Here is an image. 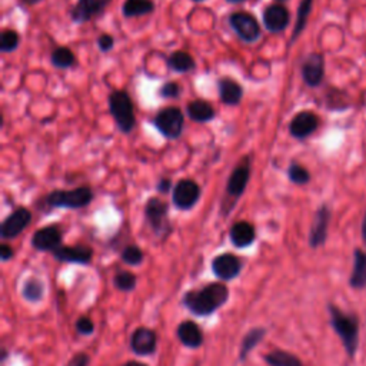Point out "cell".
Returning a JSON list of instances; mask_svg holds the SVG:
<instances>
[{
  "mask_svg": "<svg viewBox=\"0 0 366 366\" xmlns=\"http://www.w3.org/2000/svg\"><path fill=\"white\" fill-rule=\"evenodd\" d=\"M229 288L222 282H211L200 289L183 293L182 305L195 316H209L219 311L229 301Z\"/></svg>",
  "mask_w": 366,
  "mask_h": 366,
  "instance_id": "cell-1",
  "label": "cell"
},
{
  "mask_svg": "<svg viewBox=\"0 0 366 366\" xmlns=\"http://www.w3.org/2000/svg\"><path fill=\"white\" fill-rule=\"evenodd\" d=\"M329 322L339 336L347 355L354 359L359 349V317L355 313L343 312L339 306L329 304Z\"/></svg>",
  "mask_w": 366,
  "mask_h": 366,
  "instance_id": "cell-2",
  "label": "cell"
},
{
  "mask_svg": "<svg viewBox=\"0 0 366 366\" xmlns=\"http://www.w3.org/2000/svg\"><path fill=\"white\" fill-rule=\"evenodd\" d=\"M94 200V192L89 186H79L72 191H53L43 199L48 209H82Z\"/></svg>",
  "mask_w": 366,
  "mask_h": 366,
  "instance_id": "cell-3",
  "label": "cell"
},
{
  "mask_svg": "<svg viewBox=\"0 0 366 366\" xmlns=\"http://www.w3.org/2000/svg\"><path fill=\"white\" fill-rule=\"evenodd\" d=\"M109 109L122 133H130L136 126L133 102L125 90H113L109 96Z\"/></svg>",
  "mask_w": 366,
  "mask_h": 366,
  "instance_id": "cell-4",
  "label": "cell"
},
{
  "mask_svg": "<svg viewBox=\"0 0 366 366\" xmlns=\"http://www.w3.org/2000/svg\"><path fill=\"white\" fill-rule=\"evenodd\" d=\"M145 218L152 229V232L157 238L166 239L172 234V225L169 220V204L165 200L159 198H150L145 206Z\"/></svg>",
  "mask_w": 366,
  "mask_h": 366,
  "instance_id": "cell-5",
  "label": "cell"
},
{
  "mask_svg": "<svg viewBox=\"0 0 366 366\" xmlns=\"http://www.w3.org/2000/svg\"><path fill=\"white\" fill-rule=\"evenodd\" d=\"M153 125L168 139H177L183 133V128H185V118H183V113L179 107L169 106L157 112Z\"/></svg>",
  "mask_w": 366,
  "mask_h": 366,
  "instance_id": "cell-6",
  "label": "cell"
},
{
  "mask_svg": "<svg viewBox=\"0 0 366 366\" xmlns=\"http://www.w3.org/2000/svg\"><path fill=\"white\" fill-rule=\"evenodd\" d=\"M249 179H250V157L245 156L236 165V168L232 171L226 183V196L231 199L232 206H235L238 199L245 193Z\"/></svg>",
  "mask_w": 366,
  "mask_h": 366,
  "instance_id": "cell-7",
  "label": "cell"
},
{
  "mask_svg": "<svg viewBox=\"0 0 366 366\" xmlns=\"http://www.w3.org/2000/svg\"><path fill=\"white\" fill-rule=\"evenodd\" d=\"M234 32L246 43H254L261 37V25L254 15L247 12H235L229 17Z\"/></svg>",
  "mask_w": 366,
  "mask_h": 366,
  "instance_id": "cell-8",
  "label": "cell"
},
{
  "mask_svg": "<svg viewBox=\"0 0 366 366\" xmlns=\"http://www.w3.org/2000/svg\"><path fill=\"white\" fill-rule=\"evenodd\" d=\"M200 186L195 180L183 179L173 186L172 202L179 211H191L200 199Z\"/></svg>",
  "mask_w": 366,
  "mask_h": 366,
  "instance_id": "cell-9",
  "label": "cell"
},
{
  "mask_svg": "<svg viewBox=\"0 0 366 366\" xmlns=\"http://www.w3.org/2000/svg\"><path fill=\"white\" fill-rule=\"evenodd\" d=\"M331 218H332V212L329 209V206L320 204L317 211L315 212L313 222H312L311 231H309V238H308L309 246L312 249H317L326 243Z\"/></svg>",
  "mask_w": 366,
  "mask_h": 366,
  "instance_id": "cell-10",
  "label": "cell"
},
{
  "mask_svg": "<svg viewBox=\"0 0 366 366\" xmlns=\"http://www.w3.org/2000/svg\"><path fill=\"white\" fill-rule=\"evenodd\" d=\"M32 222V212L28 208H16L0 226V236L2 239H15L17 238Z\"/></svg>",
  "mask_w": 366,
  "mask_h": 366,
  "instance_id": "cell-11",
  "label": "cell"
},
{
  "mask_svg": "<svg viewBox=\"0 0 366 366\" xmlns=\"http://www.w3.org/2000/svg\"><path fill=\"white\" fill-rule=\"evenodd\" d=\"M211 268H212V272L218 279L234 281L241 274V272L243 269V263L236 255L226 252V254H222V255H218L216 258H214Z\"/></svg>",
  "mask_w": 366,
  "mask_h": 366,
  "instance_id": "cell-12",
  "label": "cell"
},
{
  "mask_svg": "<svg viewBox=\"0 0 366 366\" xmlns=\"http://www.w3.org/2000/svg\"><path fill=\"white\" fill-rule=\"evenodd\" d=\"M63 232L56 225L44 226L37 229L32 236V246L39 252H53L62 246Z\"/></svg>",
  "mask_w": 366,
  "mask_h": 366,
  "instance_id": "cell-13",
  "label": "cell"
},
{
  "mask_svg": "<svg viewBox=\"0 0 366 366\" xmlns=\"http://www.w3.org/2000/svg\"><path fill=\"white\" fill-rule=\"evenodd\" d=\"M112 0H78L71 10V17L75 23H86L105 13Z\"/></svg>",
  "mask_w": 366,
  "mask_h": 366,
  "instance_id": "cell-14",
  "label": "cell"
},
{
  "mask_svg": "<svg viewBox=\"0 0 366 366\" xmlns=\"http://www.w3.org/2000/svg\"><path fill=\"white\" fill-rule=\"evenodd\" d=\"M130 349L137 356H150L157 349V335L153 329L137 328L130 336Z\"/></svg>",
  "mask_w": 366,
  "mask_h": 366,
  "instance_id": "cell-15",
  "label": "cell"
},
{
  "mask_svg": "<svg viewBox=\"0 0 366 366\" xmlns=\"http://www.w3.org/2000/svg\"><path fill=\"white\" fill-rule=\"evenodd\" d=\"M302 79L309 87H317L325 78V58L320 53H311L302 63Z\"/></svg>",
  "mask_w": 366,
  "mask_h": 366,
  "instance_id": "cell-16",
  "label": "cell"
},
{
  "mask_svg": "<svg viewBox=\"0 0 366 366\" xmlns=\"http://www.w3.org/2000/svg\"><path fill=\"white\" fill-rule=\"evenodd\" d=\"M317 126H319V118L316 114L313 112L304 110L295 114L293 119L289 123V132L295 139L304 141L316 132Z\"/></svg>",
  "mask_w": 366,
  "mask_h": 366,
  "instance_id": "cell-17",
  "label": "cell"
},
{
  "mask_svg": "<svg viewBox=\"0 0 366 366\" xmlns=\"http://www.w3.org/2000/svg\"><path fill=\"white\" fill-rule=\"evenodd\" d=\"M53 258L63 263H76V265H89L94 259V250L85 245L76 246H60L53 252Z\"/></svg>",
  "mask_w": 366,
  "mask_h": 366,
  "instance_id": "cell-18",
  "label": "cell"
},
{
  "mask_svg": "<svg viewBox=\"0 0 366 366\" xmlns=\"http://www.w3.org/2000/svg\"><path fill=\"white\" fill-rule=\"evenodd\" d=\"M289 21H290L289 10L281 3L269 5L263 12L265 28L272 33L284 32L289 26Z\"/></svg>",
  "mask_w": 366,
  "mask_h": 366,
  "instance_id": "cell-19",
  "label": "cell"
},
{
  "mask_svg": "<svg viewBox=\"0 0 366 366\" xmlns=\"http://www.w3.org/2000/svg\"><path fill=\"white\" fill-rule=\"evenodd\" d=\"M176 335L179 342L185 348L198 349L203 345L204 340L203 332L200 326L196 322H193V320H183V322H180L176 329Z\"/></svg>",
  "mask_w": 366,
  "mask_h": 366,
  "instance_id": "cell-20",
  "label": "cell"
},
{
  "mask_svg": "<svg viewBox=\"0 0 366 366\" xmlns=\"http://www.w3.org/2000/svg\"><path fill=\"white\" fill-rule=\"evenodd\" d=\"M229 238H231V242L234 243V246L239 249L249 247L256 239L255 226L246 220L236 222L232 225L231 231H229Z\"/></svg>",
  "mask_w": 366,
  "mask_h": 366,
  "instance_id": "cell-21",
  "label": "cell"
},
{
  "mask_svg": "<svg viewBox=\"0 0 366 366\" xmlns=\"http://www.w3.org/2000/svg\"><path fill=\"white\" fill-rule=\"evenodd\" d=\"M218 90L220 101L227 106H238L243 98V87L231 78H222L218 80Z\"/></svg>",
  "mask_w": 366,
  "mask_h": 366,
  "instance_id": "cell-22",
  "label": "cell"
},
{
  "mask_svg": "<svg viewBox=\"0 0 366 366\" xmlns=\"http://www.w3.org/2000/svg\"><path fill=\"white\" fill-rule=\"evenodd\" d=\"M349 286L356 290L366 289V252L355 249L354 252V268L349 277Z\"/></svg>",
  "mask_w": 366,
  "mask_h": 366,
  "instance_id": "cell-23",
  "label": "cell"
},
{
  "mask_svg": "<svg viewBox=\"0 0 366 366\" xmlns=\"http://www.w3.org/2000/svg\"><path fill=\"white\" fill-rule=\"evenodd\" d=\"M188 116L193 121V122H198V123H206V122H211L215 119L216 116V112L214 109V106L206 102V101H192L188 107Z\"/></svg>",
  "mask_w": 366,
  "mask_h": 366,
  "instance_id": "cell-24",
  "label": "cell"
},
{
  "mask_svg": "<svg viewBox=\"0 0 366 366\" xmlns=\"http://www.w3.org/2000/svg\"><path fill=\"white\" fill-rule=\"evenodd\" d=\"M266 336V329L262 326H256V328H252L246 332V335L243 336L242 342H241V349H239V360L243 362L246 360V358L249 356V354L254 351L259 343L262 342V339Z\"/></svg>",
  "mask_w": 366,
  "mask_h": 366,
  "instance_id": "cell-25",
  "label": "cell"
},
{
  "mask_svg": "<svg viewBox=\"0 0 366 366\" xmlns=\"http://www.w3.org/2000/svg\"><path fill=\"white\" fill-rule=\"evenodd\" d=\"M168 66L172 69L173 72H177V73H189L196 69V63L192 55L188 52H183V51L173 52L168 59Z\"/></svg>",
  "mask_w": 366,
  "mask_h": 366,
  "instance_id": "cell-26",
  "label": "cell"
},
{
  "mask_svg": "<svg viewBox=\"0 0 366 366\" xmlns=\"http://www.w3.org/2000/svg\"><path fill=\"white\" fill-rule=\"evenodd\" d=\"M153 0H125L122 6V13L125 17H139L153 13Z\"/></svg>",
  "mask_w": 366,
  "mask_h": 366,
  "instance_id": "cell-27",
  "label": "cell"
},
{
  "mask_svg": "<svg viewBox=\"0 0 366 366\" xmlns=\"http://www.w3.org/2000/svg\"><path fill=\"white\" fill-rule=\"evenodd\" d=\"M263 359L269 366H305L296 355L282 349L270 351L265 355Z\"/></svg>",
  "mask_w": 366,
  "mask_h": 366,
  "instance_id": "cell-28",
  "label": "cell"
},
{
  "mask_svg": "<svg viewBox=\"0 0 366 366\" xmlns=\"http://www.w3.org/2000/svg\"><path fill=\"white\" fill-rule=\"evenodd\" d=\"M21 296H23V299L31 304L40 302L44 296V284L39 278H35V277L26 279L21 288Z\"/></svg>",
  "mask_w": 366,
  "mask_h": 366,
  "instance_id": "cell-29",
  "label": "cell"
},
{
  "mask_svg": "<svg viewBox=\"0 0 366 366\" xmlns=\"http://www.w3.org/2000/svg\"><path fill=\"white\" fill-rule=\"evenodd\" d=\"M312 6H313V0H302L299 8H297V15H296V23H295V29L292 33V43L299 37V35L305 31L306 25H308V19L309 15L312 12Z\"/></svg>",
  "mask_w": 366,
  "mask_h": 366,
  "instance_id": "cell-30",
  "label": "cell"
},
{
  "mask_svg": "<svg viewBox=\"0 0 366 366\" xmlns=\"http://www.w3.org/2000/svg\"><path fill=\"white\" fill-rule=\"evenodd\" d=\"M51 60H52V64L58 69H69L76 63V56L69 48L60 46V48L53 51Z\"/></svg>",
  "mask_w": 366,
  "mask_h": 366,
  "instance_id": "cell-31",
  "label": "cell"
},
{
  "mask_svg": "<svg viewBox=\"0 0 366 366\" xmlns=\"http://www.w3.org/2000/svg\"><path fill=\"white\" fill-rule=\"evenodd\" d=\"M113 285L121 292H132L136 289L137 278L136 274L128 270H119L113 278Z\"/></svg>",
  "mask_w": 366,
  "mask_h": 366,
  "instance_id": "cell-32",
  "label": "cell"
},
{
  "mask_svg": "<svg viewBox=\"0 0 366 366\" xmlns=\"http://www.w3.org/2000/svg\"><path fill=\"white\" fill-rule=\"evenodd\" d=\"M288 177L292 183H295V185L297 186H304V185H308V183L311 182V173L306 168H304L302 165L299 164H290V166L288 168Z\"/></svg>",
  "mask_w": 366,
  "mask_h": 366,
  "instance_id": "cell-33",
  "label": "cell"
},
{
  "mask_svg": "<svg viewBox=\"0 0 366 366\" xmlns=\"http://www.w3.org/2000/svg\"><path fill=\"white\" fill-rule=\"evenodd\" d=\"M121 259L123 263H126L129 266H137L143 262L145 255H143V250L139 246L129 245L122 250Z\"/></svg>",
  "mask_w": 366,
  "mask_h": 366,
  "instance_id": "cell-34",
  "label": "cell"
},
{
  "mask_svg": "<svg viewBox=\"0 0 366 366\" xmlns=\"http://www.w3.org/2000/svg\"><path fill=\"white\" fill-rule=\"evenodd\" d=\"M20 43V36L16 31L6 29L0 35V51L3 53H10L15 52L19 48Z\"/></svg>",
  "mask_w": 366,
  "mask_h": 366,
  "instance_id": "cell-35",
  "label": "cell"
},
{
  "mask_svg": "<svg viewBox=\"0 0 366 366\" xmlns=\"http://www.w3.org/2000/svg\"><path fill=\"white\" fill-rule=\"evenodd\" d=\"M326 105L331 110H345L349 106V102L345 92L332 89L326 95Z\"/></svg>",
  "mask_w": 366,
  "mask_h": 366,
  "instance_id": "cell-36",
  "label": "cell"
},
{
  "mask_svg": "<svg viewBox=\"0 0 366 366\" xmlns=\"http://www.w3.org/2000/svg\"><path fill=\"white\" fill-rule=\"evenodd\" d=\"M76 332L79 335H83V336H90L92 333L95 332V324L94 320H92L90 317L87 316H80L78 320H76Z\"/></svg>",
  "mask_w": 366,
  "mask_h": 366,
  "instance_id": "cell-37",
  "label": "cell"
},
{
  "mask_svg": "<svg viewBox=\"0 0 366 366\" xmlns=\"http://www.w3.org/2000/svg\"><path fill=\"white\" fill-rule=\"evenodd\" d=\"M159 94L165 99H177L180 96V86L176 82H166Z\"/></svg>",
  "mask_w": 366,
  "mask_h": 366,
  "instance_id": "cell-38",
  "label": "cell"
},
{
  "mask_svg": "<svg viewBox=\"0 0 366 366\" xmlns=\"http://www.w3.org/2000/svg\"><path fill=\"white\" fill-rule=\"evenodd\" d=\"M89 363H90V356L85 352H78L69 359L66 366H89Z\"/></svg>",
  "mask_w": 366,
  "mask_h": 366,
  "instance_id": "cell-39",
  "label": "cell"
},
{
  "mask_svg": "<svg viewBox=\"0 0 366 366\" xmlns=\"http://www.w3.org/2000/svg\"><path fill=\"white\" fill-rule=\"evenodd\" d=\"M98 46H99V49L101 52L106 53V52H110L113 49V46H114V39L107 35V33H103L99 36L98 39Z\"/></svg>",
  "mask_w": 366,
  "mask_h": 366,
  "instance_id": "cell-40",
  "label": "cell"
},
{
  "mask_svg": "<svg viewBox=\"0 0 366 366\" xmlns=\"http://www.w3.org/2000/svg\"><path fill=\"white\" fill-rule=\"evenodd\" d=\"M13 256H15V250H13V247L10 245L3 243L2 246H0V261L9 262Z\"/></svg>",
  "mask_w": 366,
  "mask_h": 366,
  "instance_id": "cell-41",
  "label": "cell"
},
{
  "mask_svg": "<svg viewBox=\"0 0 366 366\" xmlns=\"http://www.w3.org/2000/svg\"><path fill=\"white\" fill-rule=\"evenodd\" d=\"M156 191L160 193H169L172 191V180L168 177L160 179L156 185Z\"/></svg>",
  "mask_w": 366,
  "mask_h": 366,
  "instance_id": "cell-42",
  "label": "cell"
},
{
  "mask_svg": "<svg viewBox=\"0 0 366 366\" xmlns=\"http://www.w3.org/2000/svg\"><path fill=\"white\" fill-rule=\"evenodd\" d=\"M360 234H362V239L366 245V212H365V216L362 219V225H360Z\"/></svg>",
  "mask_w": 366,
  "mask_h": 366,
  "instance_id": "cell-43",
  "label": "cell"
},
{
  "mask_svg": "<svg viewBox=\"0 0 366 366\" xmlns=\"http://www.w3.org/2000/svg\"><path fill=\"white\" fill-rule=\"evenodd\" d=\"M122 366H148V365L143 363V362H137V360H128Z\"/></svg>",
  "mask_w": 366,
  "mask_h": 366,
  "instance_id": "cell-44",
  "label": "cell"
},
{
  "mask_svg": "<svg viewBox=\"0 0 366 366\" xmlns=\"http://www.w3.org/2000/svg\"><path fill=\"white\" fill-rule=\"evenodd\" d=\"M21 2H23V3H25V5H28V6H35V5L40 3V2H42V0H21Z\"/></svg>",
  "mask_w": 366,
  "mask_h": 366,
  "instance_id": "cell-45",
  "label": "cell"
},
{
  "mask_svg": "<svg viewBox=\"0 0 366 366\" xmlns=\"http://www.w3.org/2000/svg\"><path fill=\"white\" fill-rule=\"evenodd\" d=\"M227 3H232V5H238V3H243L246 0H226Z\"/></svg>",
  "mask_w": 366,
  "mask_h": 366,
  "instance_id": "cell-46",
  "label": "cell"
},
{
  "mask_svg": "<svg viewBox=\"0 0 366 366\" xmlns=\"http://www.w3.org/2000/svg\"><path fill=\"white\" fill-rule=\"evenodd\" d=\"M277 2H286V0H277Z\"/></svg>",
  "mask_w": 366,
  "mask_h": 366,
  "instance_id": "cell-47",
  "label": "cell"
},
{
  "mask_svg": "<svg viewBox=\"0 0 366 366\" xmlns=\"http://www.w3.org/2000/svg\"><path fill=\"white\" fill-rule=\"evenodd\" d=\"M193 2H203V0H193Z\"/></svg>",
  "mask_w": 366,
  "mask_h": 366,
  "instance_id": "cell-48",
  "label": "cell"
}]
</instances>
